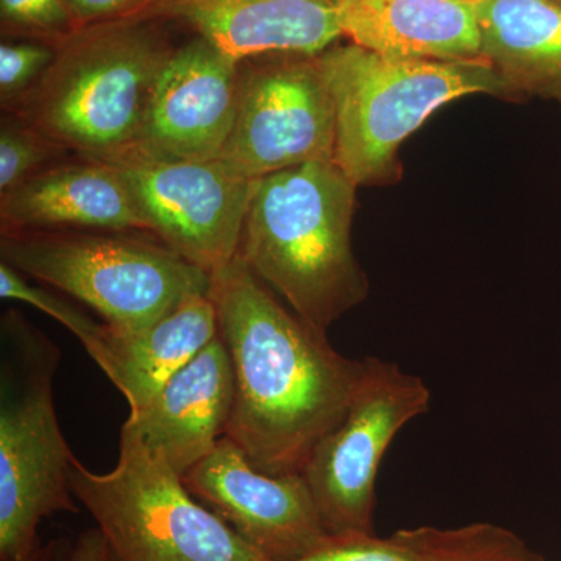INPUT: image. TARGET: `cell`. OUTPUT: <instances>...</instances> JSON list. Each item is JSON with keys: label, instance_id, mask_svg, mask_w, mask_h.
I'll return each mask as SVG.
<instances>
[{"label": "cell", "instance_id": "10", "mask_svg": "<svg viewBox=\"0 0 561 561\" xmlns=\"http://www.w3.org/2000/svg\"><path fill=\"white\" fill-rule=\"evenodd\" d=\"M221 161L250 180L335 160V110L317 57L243 72L241 102Z\"/></svg>", "mask_w": 561, "mask_h": 561}, {"label": "cell", "instance_id": "21", "mask_svg": "<svg viewBox=\"0 0 561 561\" xmlns=\"http://www.w3.org/2000/svg\"><path fill=\"white\" fill-rule=\"evenodd\" d=\"M66 153L68 150L60 144L5 111L0 125V195L55 164Z\"/></svg>", "mask_w": 561, "mask_h": 561}, {"label": "cell", "instance_id": "22", "mask_svg": "<svg viewBox=\"0 0 561 561\" xmlns=\"http://www.w3.org/2000/svg\"><path fill=\"white\" fill-rule=\"evenodd\" d=\"M0 297L25 302L47 313L72 332L87 351L98 342L105 328V323L92 320L88 313L80 311L69 301L58 298L49 290L32 286L24 275L11 268L5 262H0Z\"/></svg>", "mask_w": 561, "mask_h": 561}, {"label": "cell", "instance_id": "28", "mask_svg": "<svg viewBox=\"0 0 561 561\" xmlns=\"http://www.w3.org/2000/svg\"><path fill=\"white\" fill-rule=\"evenodd\" d=\"M540 561H545V560L541 559Z\"/></svg>", "mask_w": 561, "mask_h": 561}, {"label": "cell", "instance_id": "24", "mask_svg": "<svg viewBox=\"0 0 561 561\" xmlns=\"http://www.w3.org/2000/svg\"><path fill=\"white\" fill-rule=\"evenodd\" d=\"M3 24L50 39L54 46L79 31L65 0H0Z\"/></svg>", "mask_w": 561, "mask_h": 561}, {"label": "cell", "instance_id": "1", "mask_svg": "<svg viewBox=\"0 0 561 561\" xmlns=\"http://www.w3.org/2000/svg\"><path fill=\"white\" fill-rule=\"evenodd\" d=\"M220 337L234 373L227 434L256 470L301 474L348 411L365 371L276 298L242 257L210 273Z\"/></svg>", "mask_w": 561, "mask_h": 561}, {"label": "cell", "instance_id": "14", "mask_svg": "<svg viewBox=\"0 0 561 561\" xmlns=\"http://www.w3.org/2000/svg\"><path fill=\"white\" fill-rule=\"evenodd\" d=\"M232 402L234 373L219 332L149 404L128 413L122 431L160 454L184 478L227 434Z\"/></svg>", "mask_w": 561, "mask_h": 561}, {"label": "cell", "instance_id": "20", "mask_svg": "<svg viewBox=\"0 0 561 561\" xmlns=\"http://www.w3.org/2000/svg\"><path fill=\"white\" fill-rule=\"evenodd\" d=\"M432 561H540L522 538L494 524L459 529L431 527Z\"/></svg>", "mask_w": 561, "mask_h": 561}, {"label": "cell", "instance_id": "6", "mask_svg": "<svg viewBox=\"0 0 561 561\" xmlns=\"http://www.w3.org/2000/svg\"><path fill=\"white\" fill-rule=\"evenodd\" d=\"M0 257L90 306L117 332L144 330L210 287L208 272L135 232H0Z\"/></svg>", "mask_w": 561, "mask_h": 561}, {"label": "cell", "instance_id": "8", "mask_svg": "<svg viewBox=\"0 0 561 561\" xmlns=\"http://www.w3.org/2000/svg\"><path fill=\"white\" fill-rule=\"evenodd\" d=\"M431 390L394 362L365 357L341 423L317 445L301 476L330 535L373 534L376 478L402 427L427 413Z\"/></svg>", "mask_w": 561, "mask_h": 561}, {"label": "cell", "instance_id": "2", "mask_svg": "<svg viewBox=\"0 0 561 561\" xmlns=\"http://www.w3.org/2000/svg\"><path fill=\"white\" fill-rule=\"evenodd\" d=\"M357 186L335 161H313L253 181L239 256L317 330L367 298L351 245Z\"/></svg>", "mask_w": 561, "mask_h": 561}, {"label": "cell", "instance_id": "7", "mask_svg": "<svg viewBox=\"0 0 561 561\" xmlns=\"http://www.w3.org/2000/svg\"><path fill=\"white\" fill-rule=\"evenodd\" d=\"M70 489L98 524L111 561H265L128 432L121 430L119 460L108 472H92L76 457Z\"/></svg>", "mask_w": 561, "mask_h": 561}, {"label": "cell", "instance_id": "26", "mask_svg": "<svg viewBox=\"0 0 561 561\" xmlns=\"http://www.w3.org/2000/svg\"><path fill=\"white\" fill-rule=\"evenodd\" d=\"M68 561H111L108 548L98 527L79 535L70 549Z\"/></svg>", "mask_w": 561, "mask_h": 561}, {"label": "cell", "instance_id": "3", "mask_svg": "<svg viewBox=\"0 0 561 561\" xmlns=\"http://www.w3.org/2000/svg\"><path fill=\"white\" fill-rule=\"evenodd\" d=\"M172 51L140 16L87 25L58 44L49 68L7 113L80 158L117 160L138 149Z\"/></svg>", "mask_w": 561, "mask_h": 561}, {"label": "cell", "instance_id": "23", "mask_svg": "<svg viewBox=\"0 0 561 561\" xmlns=\"http://www.w3.org/2000/svg\"><path fill=\"white\" fill-rule=\"evenodd\" d=\"M57 47L20 43L0 46V102L10 111L54 61Z\"/></svg>", "mask_w": 561, "mask_h": 561}, {"label": "cell", "instance_id": "12", "mask_svg": "<svg viewBox=\"0 0 561 561\" xmlns=\"http://www.w3.org/2000/svg\"><path fill=\"white\" fill-rule=\"evenodd\" d=\"M242 62L197 39L162 66L138 149L176 160H220L241 102Z\"/></svg>", "mask_w": 561, "mask_h": 561}, {"label": "cell", "instance_id": "16", "mask_svg": "<svg viewBox=\"0 0 561 561\" xmlns=\"http://www.w3.org/2000/svg\"><path fill=\"white\" fill-rule=\"evenodd\" d=\"M342 35L391 60H483L472 0H339Z\"/></svg>", "mask_w": 561, "mask_h": 561}, {"label": "cell", "instance_id": "11", "mask_svg": "<svg viewBox=\"0 0 561 561\" xmlns=\"http://www.w3.org/2000/svg\"><path fill=\"white\" fill-rule=\"evenodd\" d=\"M183 482L265 561L300 559L330 537L301 474L256 470L230 438H221Z\"/></svg>", "mask_w": 561, "mask_h": 561}, {"label": "cell", "instance_id": "4", "mask_svg": "<svg viewBox=\"0 0 561 561\" xmlns=\"http://www.w3.org/2000/svg\"><path fill=\"white\" fill-rule=\"evenodd\" d=\"M61 351L18 311L0 319V561H38V527L77 513L54 400Z\"/></svg>", "mask_w": 561, "mask_h": 561}, {"label": "cell", "instance_id": "9", "mask_svg": "<svg viewBox=\"0 0 561 561\" xmlns=\"http://www.w3.org/2000/svg\"><path fill=\"white\" fill-rule=\"evenodd\" d=\"M110 164L124 175L158 241L209 275L238 256L254 180L221 160H176L142 150Z\"/></svg>", "mask_w": 561, "mask_h": 561}, {"label": "cell", "instance_id": "13", "mask_svg": "<svg viewBox=\"0 0 561 561\" xmlns=\"http://www.w3.org/2000/svg\"><path fill=\"white\" fill-rule=\"evenodd\" d=\"M139 16L190 24L228 57H319L341 38L339 0H151Z\"/></svg>", "mask_w": 561, "mask_h": 561}, {"label": "cell", "instance_id": "27", "mask_svg": "<svg viewBox=\"0 0 561 561\" xmlns=\"http://www.w3.org/2000/svg\"><path fill=\"white\" fill-rule=\"evenodd\" d=\"M556 2H559V3H560V5H561V0H556Z\"/></svg>", "mask_w": 561, "mask_h": 561}, {"label": "cell", "instance_id": "18", "mask_svg": "<svg viewBox=\"0 0 561 561\" xmlns=\"http://www.w3.org/2000/svg\"><path fill=\"white\" fill-rule=\"evenodd\" d=\"M482 58L518 95L561 106V5L556 0H472Z\"/></svg>", "mask_w": 561, "mask_h": 561}, {"label": "cell", "instance_id": "19", "mask_svg": "<svg viewBox=\"0 0 561 561\" xmlns=\"http://www.w3.org/2000/svg\"><path fill=\"white\" fill-rule=\"evenodd\" d=\"M291 561H432L431 527L375 534L330 535L313 551Z\"/></svg>", "mask_w": 561, "mask_h": 561}, {"label": "cell", "instance_id": "17", "mask_svg": "<svg viewBox=\"0 0 561 561\" xmlns=\"http://www.w3.org/2000/svg\"><path fill=\"white\" fill-rule=\"evenodd\" d=\"M217 335L219 320L209 294L192 295L140 331L117 332L105 323L101 337L87 353L135 413Z\"/></svg>", "mask_w": 561, "mask_h": 561}, {"label": "cell", "instance_id": "15", "mask_svg": "<svg viewBox=\"0 0 561 561\" xmlns=\"http://www.w3.org/2000/svg\"><path fill=\"white\" fill-rule=\"evenodd\" d=\"M33 230L149 234L119 169L90 158L51 164L0 195V232Z\"/></svg>", "mask_w": 561, "mask_h": 561}, {"label": "cell", "instance_id": "25", "mask_svg": "<svg viewBox=\"0 0 561 561\" xmlns=\"http://www.w3.org/2000/svg\"><path fill=\"white\" fill-rule=\"evenodd\" d=\"M79 27L130 18L140 13L151 0H65Z\"/></svg>", "mask_w": 561, "mask_h": 561}, {"label": "cell", "instance_id": "5", "mask_svg": "<svg viewBox=\"0 0 561 561\" xmlns=\"http://www.w3.org/2000/svg\"><path fill=\"white\" fill-rule=\"evenodd\" d=\"M317 60L334 102V161L357 187L393 181L401 144L442 106L472 94L519 98L485 60H391L356 44Z\"/></svg>", "mask_w": 561, "mask_h": 561}]
</instances>
